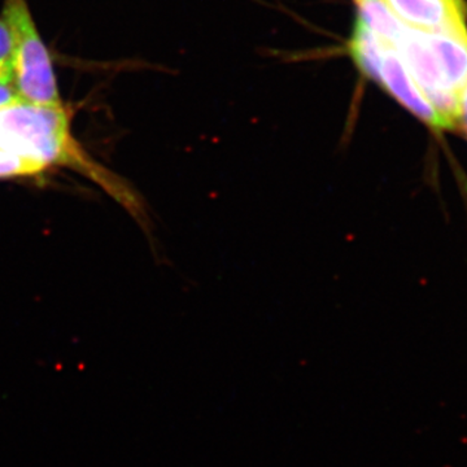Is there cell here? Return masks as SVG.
Segmentation results:
<instances>
[{
    "instance_id": "1",
    "label": "cell",
    "mask_w": 467,
    "mask_h": 467,
    "mask_svg": "<svg viewBox=\"0 0 467 467\" xmlns=\"http://www.w3.org/2000/svg\"><path fill=\"white\" fill-rule=\"evenodd\" d=\"M67 104L41 106L18 99L0 107V180L41 177L54 168L84 174L143 220L142 201L121 178L101 167L78 143Z\"/></svg>"
},
{
    "instance_id": "10",
    "label": "cell",
    "mask_w": 467,
    "mask_h": 467,
    "mask_svg": "<svg viewBox=\"0 0 467 467\" xmlns=\"http://www.w3.org/2000/svg\"><path fill=\"white\" fill-rule=\"evenodd\" d=\"M460 106H461V115H460V125H463L467 133V86L463 88L462 92L460 95Z\"/></svg>"
},
{
    "instance_id": "5",
    "label": "cell",
    "mask_w": 467,
    "mask_h": 467,
    "mask_svg": "<svg viewBox=\"0 0 467 467\" xmlns=\"http://www.w3.org/2000/svg\"><path fill=\"white\" fill-rule=\"evenodd\" d=\"M448 88L461 95L467 86V36L425 33Z\"/></svg>"
},
{
    "instance_id": "12",
    "label": "cell",
    "mask_w": 467,
    "mask_h": 467,
    "mask_svg": "<svg viewBox=\"0 0 467 467\" xmlns=\"http://www.w3.org/2000/svg\"></svg>"
},
{
    "instance_id": "6",
    "label": "cell",
    "mask_w": 467,
    "mask_h": 467,
    "mask_svg": "<svg viewBox=\"0 0 467 467\" xmlns=\"http://www.w3.org/2000/svg\"><path fill=\"white\" fill-rule=\"evenodd\" d=\"M358 17L367 24L371 32L395 48L408 26L396 16L384 0H358Z\"/></svg>"
},
{
    "instance_id": "9",
    "label": "cell",
    "mask_w": 467,
    "mask_h": 467,
    "mask_svg": "<svg viewBox=\"0 0 467 467\" xmlns=\"http://www.w3.org/2000/svg\"><path fill=\"white\" fill-rule=\"evenodd\" d=\"M16 99H18V95L12 84V79H2L0 81V107Z\"/></svg>"
},
{
    "instance_id": "8",
    "label": "cell",
    "mask_w": 467,
    "mask_h": 467,
    "mask_svg": "<svg viewBox=\"0 0 467 467\" xmlns=\"http://www.w3.org/2000/svg\"><path fill=\"white\" fill-rule=\"evenodd\" d=\"M11 39H9V33L5 21L0 17V66L8 67L11 61ZM11 69V67H9Z\"/></svg>"
},
{
    "instance_id": "11",
    "label": "cell",
    "mask_w": 467,
    "mask_h": 467,
    "mask_svg": "<svg viewBox=\"0 0 467 467\" xmlns=\"http://www.w3.org/2000/svg\"><path fill=\"white\" fill-rule=\"evenodd\" d=\"M2 79H12L11 69L8 67L0 66V81Z\"/></svg>"
},
{
    "instance_id": "3",
    "label": "cell",
    "mask_w": 467,
    "mask_h": 467,
    "mask_svg": "<svg viewBox=\"0 0 467 467\" xmlns=\"http://www.w3.org/2000/svg\"><path fill=\"white\" fill-rule=\"evenodd\" d=\"M376 81L379 82L401 106L410 110L420 121L436 130H451L450 125L427 100L407 67L402 63L398 51L391 46H389L384 52Z\"/></svg>"
},
{
    "instance_id": "4",
    "label": "cell",
    "mask_w": 467,
    "mask_h": 467,
    "mask_svg": "<svg viewBox=\"0 0 467 467\" xmlns=\"http://www.w3.org/2000/svg\"><path fill=\"white\" fill-rule=\"evenodd\" d=\"M396 16L411 29L423 33L467 36L461 0H384Z\"/></svg>"
},
{
    "instance_id": "7",
    "label": "cell",
    "mask_w": 467,
    "mask_h": 467,
    "mask_svg": "<svg viewBox=\"0 0 467 467\" xmlns=\"http://www.w3.org/2000/svg\"><path fill=\"white\" fill-rule=\"evenodd\" d=\"M389 46L376 33L371 32L361 18H358L350 41V54L365 75L377 78L384 52Z\"/></svg>"
},
{
    "instance_id": "2",
    "label": "cell",
    "mask_w": 467,
    "mask_h": 467,
    "mask_svg": "<svg viewBox=\"0 0 467 467\" xmlns=\"http://www.w3.org/2000/svg\"><path fill=\"white\" fill-rule=\"evenodd\" d=\"M2 18L11 39L12 84L18 98L41 106H60L54 58L26 0H3Z\"/></svg>"
}]
</instances>
